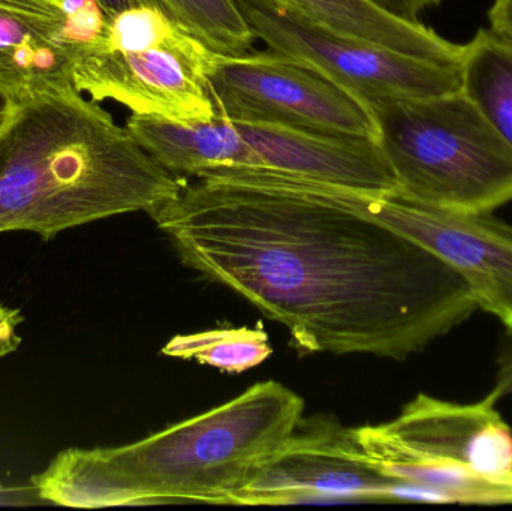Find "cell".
<instances>
[{
    "label": "cell",
    "mask_w": 512,
    "mask_h": 511,
    "mask_svg": "<svg viewBox=\"0 0 512 511\" xmlns=\"http://www.w3.org/2000/svg\"><path fill=\"white\" fill-rule=\"evenodd\" d=\"M24 321L20 309L6 308L0 305V360L15 353L21 345L17 327Z\"/></svg>",
    "instance_id": "18"
},
{
    "label": "cell",
    "mask_w": 512,
    "mask_h": 511,
    "mask_svg": "<svg viewBox=\"0 0 512 511\" xmlns=\"http://www.w3.org/2000/svg\"><path fill=\"white\" fill-rule=\"evenodd\" d=\"M215 56L150 0L108 15L101 35L78 57L72 83L93 101L110 99L132 114L212 120L207 74Z\"/></svg>",
    "instance_id": "5"
},
{
    "label": "cell",
    "mask_w": 512,
    "mask_h": 511,
    "mask_svg": "<svg viewBox=\"0 0 512 511\" xmlns=\"http://www.w3.org/2000/svg\"><path fill=\"white\" fill-rule=\"evenodd\" d=\"M396 482L364 453L355 429L327 417H301L291 437L236 495L233 506L390 501Z\"/></svg>",
    "instance_id": "9"
},
{
    "label": "cell",
    "mask_w": 512,
    "mask_h": 511,
    "mask_svg": "<svg viewBox=\"0 0 512 511\" xmlns=\"http://www.w3.org/2000/svg\"><path fill=\"white\" fill-rule=\"evenodd\" d=\"M197 179L153 221L189 269L282 324L301 353L406 359L478 309L438 255L300 177L218 167Z\"/></svg>",
    "instance_id": "1"
},
{
    "label": "cell",
    "mask_w": 512,
    "mask_h": 511,
    "mask_svg": "<svg viewBox=\"0 0 512 511\" xmlns=\"http://www.w3.org/2000/svg\"><path fill=\"white\" fill-rule=\"evenodd\" d=\"M312 23L358 41L418 59L459 66L463 45L448 41L421 21L403 20L372 0H274Z\"/></svg>",
    "instance_id": "14"
},
{
    "label": "cell",
    "mask_w": 512,
    "mask_h": 511,
    "mask_svg": "<svg viewBox=\"0 0 512 511\" xmlns=\"http://www.w3.org/2000/svg\"><path fill=\"white\" fill-rule=\"evenodd\" d=\"M17 105H11L2 95H0V137H2L3 131H5L6 123L11 119L12 111Z\"/></svg>",
    "instance_id": "22"
},
{
    "label": "cell",
    "mask_w": 512,
    "mask_h": 511,
    "mask_svg": "<svg viewBox=\"0 0 512 511\" xmlns=\"http://www.w3.org/2000/svg\"><path fill=\"white\" fill-rule=\"evenodd\" d=\"M304 413L276 381L137 443L68 449L32 477L41 500L74 509L150 504H231L286 443Z\"/></svg>",
    "instance_id": "3"
},
{
    "label": "cell",
    "mask_w": 512,
    "mask_h": 511,
    "mask_svg": "<svg viewBox=\"0 0 512 511\" xmlns=\"http://www.w3.org/2000/svg\"><path fill=\"white\" fill-rule=\"evenodd\" d=\"M207 90L216 116L231 123L378 138L375 114L364 102L277 51L216 54Z\"/></svg>",
    "instance_id": "7"
},
{
    "label": "cell",
    "mask_w": 512,
    "mask_h": 511,
    "mask_svg": "<svg viewBox=\"0 0 512 511\" xmlns=\"http://www.w3.org/2000/svg\"><path fill=\"white\" fill-rule=\"evenodd\" d=\"M180 29L213 53L243 56L256 35L234 0H153Z\"/></svg>",
    "instance_id": "16"
},
{
    "label": "cell",
    "mask_w": 512,
    "mask_h": 511,
    "mask_svg": "<svg viewBox=\"0 0 512 511\" xmlns=\"http://www.w3.org/2000/svg\"><path fill=\"white\" fill-rule=\"evenodd\" d=\"M498 401L493 392L474 404L418 395L396 419L355 429V435L370 459L399 456L510 480L512 431L496 410Z\"/></svg>",
    "instance_id": "10"
},
{
    "label": "cell",
    "mask_w": 512,
    "mask_h": 511,
    "mask_svg": "<svg viewBox=\"0 0 512 511\" xmlns=\"http://www.w3.org/2000/svg\"><path fill=\"white\" fill-rule=\"evenodd\" d=\"M490 27L512 38V0H495L489 11Z\"/></svg>",
    "instance_id": "21"
},
{
    "label": "cell",
    "mask_w": 512,
    "mask_h": 511,
    "mask_svg": "<svg viewBox=\"0 0 512 511\" xmlns=\"http://www.w3.org/2000/svg\"><path fill=\"white\" fill-rule=\"evenodd\" d=\"M322 197L376 219L450 264L468 282L478 309L512 332V227L487 215L447 212L397 192L366 194L310 182Z\"/></svg>",
    "instance_id": "8"
},
{
    "label": "cell",
    "mask_w": 512,
    "mask_h": 511,
    "mask_svg": "<svg viewBox=\"0 0 512 511\" xmlns=\"http://www.w3.org/2000/svg\"><path fill=\"white\" fill-rule=\"evenodd\" d=\"M186 185L74 86L17 105L0 137V233L50 240L110 216H152Z\"/></svg>",
    "instance_id": "2"
},
{
    "label": "cell",
    "mask_w": 512,
    "mask_h": 511,
    "mask_svg": "<svg viewBox=\"0 0 512 511\" xmlns=\"http://www.w3.org/2000/svg\"><path fill=\"white\" fill-rule=\"evenodd\" d=\"M499 399L512 395V332H507L498 357L496 383L492 390Z\"/></svg>",
    "instance_id": "20"
},
{
    "label": "cell",
    "mask_w": 512,
    "mask_h": 511,
    "mask_svg": "<svg viewBox=\"0 0 512 511\" xmlns=\"http://www.w3.org/2000/svg\"><path fill=\"white\" fill-rule=\"evenodd\" d=\"M270 50L315 69L370 110L388 101L459 92V66L418 59L339 35L274 0H234Z\"/></svg>",
    "instance_id": "6"
},
{
    "label": "cell",
    "mask_w": 512,
    "mask_h": 511,
    "mask_svg": "<svg viewBox=\"0 0 512 511\" xmlns=\"http://www.w3.org/2000/svg\"><path fill=\"white\" fill-rule=\"evenodd\" d=\"M234 126L259 156L262 168L366 194L399 191L378 138L252 123Z\"/></svg>",
    "instance_id": "12"
},
{
    "label": "cell",
    "mask_w": 512,
    "mask_h": 511,
    "mask_svg": "<svg viewBox=\"0 0 512 511\" xmlns=\"http://www.w3.org/2000/svg\"><path fill=\"white\" fill-rule=\"evenodd\" d=\"M397 194L447 212L487 215L512 201V147L462 90L373 108Z\"/></svg>",
    "instance_id": "4"
},
{
    "label": "cell",
    "mask_w": 512,
    "mask_h": 511,
    "mask_svg": "<svg viewBox=\"0 0 512 511\" xmlns=\"http://www.w3.org/2000/svg\"><path fill=\"white\" fill-rule=\"evenodd\" d=\"M125 126L161 167L179 177H197L218 167L262 168L261 159L243 140L234 123L219 116L182 122L132 114Z\"/></svg>",
    "instance_id": "13"
},
{
    "label": "cell",
    "mask_w": 512,
    "mask_h": 511,
    "mask_svg": "<svg viewBox=\"0 0 512 511\" xmlns=\"http://www.w3.org/2000/svg\"><path fill=\"white\" fill-rule=\"evenodd\" d=\"M107 20L96 0H0V95L20 105L74 86L75 63Z\"/></svg>",
    "instance_id": "11"
},
{
    "label": "cell",
    "mask_w": 512,
    "mask_h": 511,
    "mask_svg": "<svg viewBox=\"0 0 512 511\" xmlns=\"http://www.w3.org/2000/svg\"><path fill=\"white\" fill-rule=\"evenodd\" d=\"M162 354L240 374L264 363L273 354V348L261 327H240L174 336L162 348Z\"/></svg>",
    "instance_id": "17"
},
{
    "label": "cell",
    "mask_w": 512,
    "mask_h": 511,
    "mask_svg": "<svg viewBox=\"0 0 512 511\" xmlns=\"http://www.w3.org/2000/svg\"><path fill=\"white\" fill-rule=\"evenodd\" d=\"M379 8L403 20L420 21L421 12L441 5L444 0H372Z\"/></svg>",
    "instance_id": "19"
},
{
    "label": "cell",
    "mask_w": 512,
    "mask_h": 511,
    "mask_svg": "<svg viewBox=\"0 0 512 511\" xmlns=\"http://www.w3.org/2000/svg\"><path fill=\"white\" fill-rule=\"evenodd\" d=\"M459 71L460 90L512 147V38L478 30L463 44Z\"/></svg>",
    "instance_id": "15"
}]
</instances>
